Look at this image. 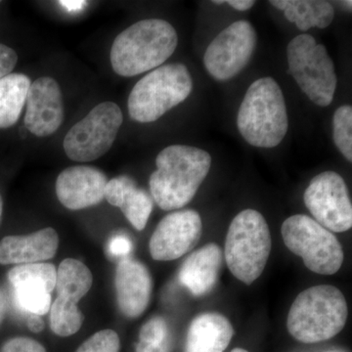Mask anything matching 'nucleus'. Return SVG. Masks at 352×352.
I'll use <instances>...</instances> for the list:
<instances>
[{"mask_svg": "<svg viewBox=\"0 0 352 352\" xmlns=\"http://www.w3.org/2000/svg\"><path fill=\"white\" fill-rule=\"evenodd\" d=\"M156 166L149 179L153 200L162 210H178L193 200L210 173L212 157L192 146L171 145L159 153Z\"/></svg>", "mask_w": 352, "mask_h": 352, "instance_id": "f257e3e1", "label": "nucleus"}, {"mask_svg": "<svg viewBox=\"0 0 352 352\" xmlns=\"http://www.w3.org/2000/svg\"><path fill=\"white\" fill-rule=\"evenodd\" d=\"M178 44L175 28L162 19L141 20L120 32L111 48V65L124 78L159 68L175 53Z\"/></svg>", "mask_w": 352, "mask_h": 352, "instance_id": "f03ea898", "label": "nucleus"}, {"mask_svg": "<svg viewBox=\"0 0 352 352\" xmlns=\"http://www.w3.org/2000/svg\"><path fill=\"white\" fill-rule=\"evenodd\" d=\"M237 126L249 144L274 148L288 132L289 120L283 92L274 78H258L245 92L238 111Z\"/></svg>", "mask_w": 352, "mask_h": 352, "instance_id": "7ed1b4c3", "label": "nucleus"}, {"mask_svg": "<svg viewBox=\"0 0 352 352\" xmlns=\"http://www.w3.org/2000/svg\"><path fill=\"white\" fill-rule=\"evenodd\" d=\"M346 298L335 286L320 285L302 292L289 308L287 329L302 344H317L336 337L346 326Z\"/></svg>", "mask_w": 352, "mask_h": 352, "instance_id": "20e7f679", "label": "nucleus"}, {"mask_svg": "<svg viewBox=\"0 0 352 352\" xmlns=\"http://www.w3.org/2000/svg\"><path fill=\"white\" fill-rule=\"evenodd\" d=\"M271 234L261 212L242 210L229 226L224 259L231 273L243 283L252 285L267 264L271 252Z\"/></svg>", "mask_w": 352, "mask_h": 352, "instance_id": "39448f33", "label": "nucleus"}, {"mask_svg": "<svg viewBox=\"0 0 352 352\" xmlns=\"http://www.w3.org/2000/svg\"><path fill=\"white\" fill-rule=\"evenodd\" d=\"M193 80L185 65H163L143 76L127 100L129 117L141 124L156 122L188 98Z\"/></svg>", "mask_w": 352, "mask_h": 352, "instance_id": "423d86ee", "label": "nucleus"}, {"mask_svg": "<svg viewBox=\"0 0 352 352\" xmlns=\"http://www.w3.org/2000/svg\"><path fill=\"white\" fill-rule=\"evenodd\" d=\"M289 69L300 90L316 105L327 107L333 102L338 78L335 65L323 44L303 34L289 41L287 47Z\"/></svg>", "mask_w": 352, "mask_h": 352, "instance_id": "0eeeda50", "label": "nucleus"}, {"mask_svg": "<svg viewBox=\"0 0 352 352\" xmlns=\"http://www.w3.org/2000/svg\"><path fill=\"white\" fill-rule=\"evenodd\" d=\"M284 244L312 272L336 274L344 263L342 245L331 231L305 214L285 220L281 227Z\"/></svg>", "mask_w": 352, "mask_h": 352, "instance_id": "6e6552de", "label": "nucleus"}, {"mask_svg": "<svg viewBox=\"0 0 352 352\" xmlns=\"http://www.w3.org/2000/svg\"><path fill=\"white\" fill-rule=\"evenodd\" d=\"M122 122V110L113 102L95 106L65 136L67 157L72 161L87 163L104 156L112 148Z\"/></svg>", "mask_w": 352, "mask_h": 352, "instance_id": "1a4fd4ad", "label": "nucleus"}, {"mask_svg": "<svg viewBox=\"0 0 352 352\" xmlns=\"http://www.w3.org/2000/svg\"><path fill=\"white\" fill-rule=\"evenodd\" d=\"M94 283L91 271L82 261L66 258L56 273L57 298L51 303L50 328L55 335L67 338L82 328L85 316L78 302L87 295Z\"/></svg>", "mask_w": 352, "mask_h": 352, "instance_id": "9d476101", "label": "nucleus"}, {"mask_svg": "<svg viewBox=\"0 0 352 352\" xmlns=\"http://www.w3.org/2000/svg\"><path fill=\"white\" fill-rule=\"evenodd\" d=\"M303 201L315 221L331 232H346L352 227V206L344 178L324 171L312 178Z\"/></svg>", "mask_w": 352, "mask_h": 352, "instance_id": "9b49d317", "label": "nucleus"}, {"mask_svg": "<svg viewBox=\"0 0 352 352\" xmlns=\"http://www.w3.org/2000/svg\"><path fill=\"white\" fill-rule=\"evenodd\" d=\"M256 46V32L251 23L237 21L210 43L204 56L206 69L217 80H228L247 66Z\"/></svg>", "mask_w": 352, "mask_h": 352, "instance_id": "f8f14e48", "label": "nucleus"}, {"mask_svg": "<svg viewBox=\"0 0 352 352\" xmlns=\"http://www.w3.org/2000/svg\"><path fill=\"white\" fill-rule=\"evenodd\" d=\"M201 215L182 210L166 215L157 224L149 243L150 254L157 261H175L188 254L201 237Z\"/></svg>", "mask_w": 352, "mask_h": 352, "instance_id": "ddd939ff", "label": "nucleus"}, {"mask_svg": "<svg viewBox=\"0 0 352 352\" xmlns=\"http://www.w3.org/2000/svg\"><path fill=\"white\" fill-rule=\"evenodd\" d=\"M56 273L53 264L41 263L16 265L9 271L8 281L21 309L39 316L50 312Z\"/></svg>", "mask_w": 352, "mask_h": 352, "instance_id": "4468645a", "label": "nucleus"}, {"mask_svg": "<svg viewBox=\"0 0 352 352\" xmlns=\"http://www.w3.org/2000/svg\"><path fill=\"white\" fill-rule=\"evenodd\" d=\"M63 95L59 83L41 76L31 83L25 101V126L36 138L52 135L64 122Z\"/></svg>", "mask_w": 352, "mask_h": 352, "instance_id": "2eb2a0df", "label": "nucleus"}, {"mask_svg": "<svg viewBox=\"0 0 352 352\" xmlns=\"http://www.w3.org/2000/svg\"><path fill=\"white\" fill-rule=\"evenodd\" d=\"M107 176L94 166H69L60 173L56 180L58 200L71 210L98 205L105 199Z\"/></svg>", "mask_w": 352, "mask_h": 352, "instance_id": "dca6fc26", "label": "nucleus"}, {"mask_svg": "<svg viewBox=\"0 0 352 352\" xmlns=\"http://www.w3.org/2000/svg\"><path fill=\"white\" fill-rule=\"evenodd\" d=\"M118 305L129 318L144 314L151 300L153 280L147 266L138 259L126 258L118 263L115 275Z\"/></svg>", "mask_w": 352, "mask_h": 352, "instance_id": "f3484780", "label": "nucleus"}, {"mask_svg": "<svg viewBox=\"0 0 352 352\" xmlns=\"http://www.w3.org/2000/svg\"><path fill=\"white\" fill-rule=\"evenodd\" d=\"M59 247V236L47 227L29 235L6 236L0 241V264L22 265L39 263L54 258Z\"/></svg>", "mask_w": 352, "mask_h": 352, "instance_id": "a211bd4d", "label": "nucleus"}, {"mask_svg": "<svg viewBox=\"0 0 352 352\" xmlns=\"http://www.w3.org/2000/svg\"><path fill=\"white\" fill-rule=\"evenodd\" d=\"M223 258L219 245L210 243L204 245L185 259L178 272V280L192 295H208L219 282Z\"/></svg>", "mask_w": 352, "mask_h": 352, "instance_id": "6ab92c4d", "label": "nucleus"}, {"mask_svg": "<svg viewBox=\"0 0 352 352\" xmlns=\"http://www.w3.org/2000/svg\"><path fill=\"white\" fill-rule=\"evenodd\" d=\"M105 199L110 205L120 208L136 230L142 231L147 226L154 200L147 191L139 188L129 176H118L108 182Z\"/></svg>", "mask_w": 352, "mask_h": 352, "instance_id": "aec40b11", "label": "nucleus"}, {"mask_svg": "<svg viewBox=\"0 0 352 352\" xmlns=\"http://www.w3.org/2000/svg\"><path fill=\"white\" fill-rule=\"evenodd\" d=\"M233 336L232 324L224 315L205 312L190 324L185 352H224Z\"/></svg>", "mask_w": 352, "mask_h": 352, "instance_id": "412c9836", "label": "nucleus"}, {"mask_svg": "<svg viewBox=\"0 0 352 352\" xmlns=\"http://www.w3.org/2000/svg\"><path fill=\"white\" fill-rule=\"evenodd\" d=\"M270 4L284 11L287 20L302 32L314 27L325 29L335 17L332 4L322 0H271Z\"/></svg>", "mask_w": 352, "mask_h": 352, "instance_id": "4be33fe9", "label": "nucleus"}, {"mask_svg": "<svg viewBox=\"0 0 352 352\" xmlns=\"http://www.w3.org/2000/svg\"><path fill=\"white\" fill-rule=\"evenodd\" d=\"M31 83L29 76L24 74H10L0 80V129L17 124Z\"/></svg>", "mask_w": 352, "mask_h": 352, "instance_id": "5701e85b", "label": "nucleus"}, {"mask_svg": "<svg viewBox=\"0 0 352 352\" xmlns=\"http://www.w3.org/2000/svg\"><path fill=\"white\" fill-rule=\"evenodd\" d=\"M173 347V333L168 322L156 316L141 327L135 352H171Z\"/></svg>", "mask_w": 352, "mask_h": 352, "instance_id": "b1692460", "label": "nucleus"}, {"mask_svg": "<svg viewBox=\"0 0 352 352\" xmlns=\"http://www.w3.org/2000/svg\"><path fill=\"white\" fill-rule=\"evenodd\" d=\"M333 139L347 161H352V107L340 106L333 118Z\"/></svg>", "mask_w": 352, "mask_h": 352, "instance_id": "393cba45", "label": "nucleus"}, {"mask_svg": "<svg viewBox=\"0 0 352 352\" xmlns=\"http://www.w3.org/2000/svg\"><path fill=\"white\" fill-rule=\"evenodd\" d=\"M119 335L113 330L95 333L76 349V352H120Z\"/></svg>", "mask_w": 352, "mask_h": 352, "instance_id": "a878e982", "label": "nucleus"}, {"mask_svg": "<svg viewBox=\"0 0 352 352\" xmlns=\"http://www.w3.org/2000/svg\"><path fill=\"white\" fill-rule=\"evenodd\" d=\"M0 352H46V349L31 338L16 337L4 342Z\"/></svg>", "mask_w": 352, "mask_h": 352, "instance_id": "bb28decb", "label": "nucleus"}, {"mask_svg": "<svg viewBox=\"0 0 352 352\" xmlns=\"http://www.w3.org/2000/svg\"><path fill=\"white\" fill-rule=\"evenodd\" d=\"M17 62L16 51L6 44L0 43V80L12 74Z\"/></svg>", "mask_w": 352, "mask_h": 352, "instance_id": "cd10ccee", "label": "nucleus"}, {"mask_svg": "<svg viewBox=\"0 0 352 352\" xmlns=\"http://www.w3.org/2000/svg\"><path fill=\"white\" fill-rule=\"evenodd\" d=\"M108 250L113 256L126 258L132 251L131 240L124 234H117L111 238Z\"/></svg>", "mask_w": 352, "mask_h": 352, "instance_id": "c85d7f7f", "label": "nucleus"}, {"mask_svg": "<svg viewBox=\"0 0 352 352\" xmlns=\"http://www.w3.org/2000/svg\"><path fill=\"white\" fill-rule=\"evenodd\" d=\"M27 325L29 330L34 333L43 332L45 327L43 319L36 314H30L27 319Z\"/></svg>", "mask_w": 352, "mask_h": 352, "instance_id": "c756f323", "label": "nucleus"}, {"mask_svg": "<svg viewBox=\"0 0 352 352\" xmlns=\"http://www.w3.org/2000/svg\"><path fill=\"white\" fill-rule=\"evenodd\" d=\"M226 3L229 4L236 10L247 11L251 9L256 2L252 0H229V1H226Z\"/></svg>", "mask_w": 352, "mask_h": 352, "instance_id": "7c9ffc66", "label": "nucleus"}, {"mask_svg": "<svg viewBox=\"0 0 352 352\" xmlns=\"http://www.w3.org/2000/svg\"><path fill=\"white\" fill-rule=\"evenodd\" d=\"M4 316H6V298L0 289V325L3 322Z\"/></svg>", "mask_w": 352, "mask_h": 352, "instance_id": "2f4dec72", "label": "nucleus"}, {"mask_svg": "<svg viewBox=\"0 0 352 352\" xmlns=\"http://www.w3.org/2000/svg\"><path fill=\"white\" fill-rule=\"evenodd\" d=\"M2 212H3V201H2L1 195H0V220H1Z\"/></svg>", "mask_w": 352, "mask_h": 352, "instance_id": "473e14b6", "label": "nucleus"}, {"mask_svg": "<svg viewBox=\"0 0 352 352\" xmlns=\"http://www.w3.org/2000/svg\"><path fill=\"white\" fill-rule=\"evenodd\" d=\"M342 6H344L346 7V8L351 9L352 7V2L351 1H342Z\"/></svg>", "mask_w": 352, "mask_h": 352, "instance_id": "72a5a7b5", "label": "nucleus"}, {"mask_svg": "<svg viewBox=\"0 0 352 352\" xmlns=\"http://www.w3.org/2000/svg\"><path fill=\"white\" fill-rule=\"evenodd\" d=\"M212 3L217 4V6H221V4L226 3V1H223V0H220V1H217V0H214V1H212Z\"/></svg>", "mask_w": 352, "mask_h": 352, "instance_id": "f704fd0d", "label": "nucleus"}, {"mask_svg": "<svg viewBox=\"0 0 352 352\" xmlns=\"http://www.w3.org/2000/svg\"><path fill=\"white\" fill-rule=\"evenodd\" d=\"M231 352H249L248 351H245L244 349H239V347H237V349H234Z\"/></svg>", "mask_w": 352, "mask_h": 352, "instance_id": "c9c22d12", "label": "nucleus"}]
</instances>
